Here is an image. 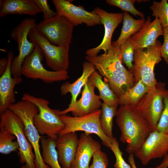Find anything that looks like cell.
<instances>
[{"label": "cell", "mask_w": 168, "mask_h": 168, "mask_svg": "<svg viewBox=\"0 0 168 168\" xmlns=\"http://www.w3.org/2000/svg\"><path fill=\"white\" fill-rule=\"evenodd\" d=\"M164 41L160 50L161 57L168 65V26L163 28Z\"/></svg>", "instance_id": "36"}, {"label": "cell", "mask_w": 168, "mask_h": 168, "mask_svg": "<svg viewBox=\"0 0 168 168\" xmlns=\"http://www.w3.org/2000/svg\"><path fill=\"white\" fill-rule=\"evenodd\" d=\"M120 48L122 63L126 65L128 71L132 73L133 68V62L134 60L135 48L129 37L123 43Z\"/></svg>", "instance_id": "30"}, {"label": "cell", "mask_w": 168, "mask_h": 168, "mask_svg": "<svg viewBox=\"0 0 168 168\" xmlns=\"http://www.w3.org/2000/svg\"><path fill=\"white\" fill-rule=\"evenodd\" d=\"M85 59L106 79L118 99L135 84L133 75L123 64L120 47L113 42L107 52L95 56L87 55Z\"/></svg>", "instance_id": "1"}, {"label": "cell", "mask_w": 168, "mask_h": 168, "mask_svg": "<svg viewBox=\"0 0 168 168\" xmlns=\"http://www.w3.org/2000/svg\"><path fill=\"white\" fill-rule=\"evenodd\" d=\"M0 127H3L16 137L19 145V161L21 168H36L33 147L24 133V126L20 118L9 109L1 114Z\"/></svg>", "instance_id": "6"}, {"label": "cell", "mask_w": 168, "mask_h": 168, "mask_svg": "<svg viewBox=\"0 0 168 168\" xmlns=\"http://www.w3.org/2000/svg\"><path fill=\"white\" fill-rule=\"evenodd\" d=\"M35 45L32 52L23 61L21 70V75L31 79H40L47 84L68 78L67 70L50 71L44 67L42 63L44 55L40 48Z\"/></svg>", "instance_id": "9"}, {"label": "cell", "mask_w": 168, "mask_h": 168, "mask_svg": "<svg viewBox=\"0 0 168 168\" xmlns=\"http://www.w3.org/2000/svg\"><path fill=\"white\" fill-rule=\"evenodd\" d=\"M163 35V28L158 17L151 21L148 16L140 30L129 38L135 49H143L155 44L157 38Z\"/></svg>", "instance_id": "18"}, {"label": "cell", "mask_w": 168, "mask_h": 168, "mask_svg": "<svg viewBox=\"0 0 168 168\" xmlns=\"http://www.w3.org/2000/svg\"><path fill=\"white\" fill-rule=\"evenodd\" d=\"M101 114V110L98 109L83 116H60V118L65 124V128L58 136L80 131L89 134H94L100 138L105 146L110 149L113 139L106 135L101 130L100 122Z\"/></svg>", "instance_id": "8"}, {"label": "cell", "mask_w": 168, "mask_h": 168, "mask_svg": "<svg viewBox=\"0 0 168 168\" xmlns=\"http://www.w3.org/2000/svg\"><path fill=\"white\" fill-rule=\"evenodd\" d=\"M89 79L98 90L100 99L104 103L110 107H118L119 102L116 95L109 84L103 81L100 74L95 71L89 76Z\"/></svg>", "instance_id": "23"}, {"label": "cell", "mask_w": 168, "mask_h": 168, "mask_svg": "<svg viewBox=\"0 0 168 168\" xmlns=\"http://www.w3.org/2000/svg\"><path fill=\"white\" fill-rule=\"evenodd\" d=\"M123 13V25L120 35L116 41L113 42L114 44L120 47L127 39L140 30L146 21L145 18L135 19L127 12H124Z\"/></svg>", "instance_id": "24"}, {"label": "cell", "mask_w": 168, "mask_h": 168, "mask_svg": "<svg viewBox=\"0 0 168 168\" xmlns=\"http://www.w3.org/2000/svg\"><path fill=\"white\" fill-rule=\"evenodd\" d=\"M37 24L34 19L26 18L11 32L10 37L17 43L19 52L18 55L14 58L11 64L13 77H21V70L23 61L34 49L35 45L29 41L28 35L30 30Z\"/></svg>", "instance_id": "11"}, {"label": "cell", "mask_w": 168, "mask_h": 168, "mask_svg": "<svg viewBox=\"0 0 168 168\" xmlns=\"http://www.w3.org/2000/svg\"><path fill=\"white\" fill-rule=\"evenodd\" d=\"M78 141L76 132L59 136L55 140L58 160L62 168H71L75 158Z\"/></svg>", "instance_id": "19"}, {"label": "cell", "mask_w": 168, "mask_h": 168, "mask_svg": "<svg viewBox=\"0 0 168 168\" xmlns=\"http://www.w3.org/2000/svg\"><path fill=\"white\" fill-rule=\"evenodd\" d=\"M43 14V20L49 19L57 15L56 12L51 9L47 0H34Z\"/></svg>", "instance_id": "35"}, {"label": "cell", "mask_w": 168, "mask_h": 168, "mask_svg": "<svg viewBox=\"0 0 168 168\" xmlns=\"http://www.w3.org/2000/svg\"><path fill=\"white\" fill-rule=\"evenodd\" d=\"M58 15L68 19L74 26L84 23L88 26L101 24L99 16L93 11L89 12L83 7L76 6L69 1L52 0Z\"/></svg>", "instance_id": "13"}, {"label": "cell", "mask_w": 168, "mask_h": 168, "mask_svg": "<svg viewBox=\"0 0 168 168\" xmlns=\"http://www.w3.org/2000/svg\"><path fill=\"white\" fill-rule=\"evenodd\" d=\"M8 109L17 115L24 124L25 134L31 144L35 155L36 168H51L43 160L39 143L41 137L34 124V117L39 113L38 107L32 102L21 100L11 105Z\"/></svg>", "instance_id": "5"}, {"label": "cell", "mask_w": 168, "mask_h": 168, "mask_svg": "<svg viewBox=\"0 0 168 168\" xmlns=\"http://www.w3.org/2000/svg\"><path fill=\"white\" fill-rule=\"evenodd\" d=\"M101 145L91 136L85 132L79 138L78 146L71 168H89V163L95 152L101 149Z\"/></svg>", "instance_id": "20"}, {"label": "cell", "mask_w": 168, "mask_h": 168, "mask_svg": "<svg viewBox=\"0 0 168 168\" xmlns=\"http://www.w3.org/2000/svg\"><path fill=\"white\" fill-rule=\"evenodd\" d=\"M100 17L101 24L104 26L105 32L102 42L97 47L87 49V55L95 56L101 50L106 53L110 49L113 33L119 24L123 20L124 13H110L99 7H96L92 11Z\"/></svg>", "instance_id": "16"}, {"label": "cell", "mask_w": 168, "mask_h": 168, "mask_svg": "<svg viewBox=\"0 0 168 168\" xmlns=\"http://www.w3.org/2000/svg\"><path fill=\"white\" fill-rule=\"evenodd\" d=\"M168 154V136L156 130L152 132L141 147L134 153L143 165L152 160Z\"/></svg>", "instance_id": "14"}, {"label": "cell", "mask_w": 168, "mask_h": 168, "mask_svg": "<svg viewBox=\"0 0 168 168\" xmlns=\"http://www.w3.org/2000/svg\"><path fill=\"white\" fill-rule=\"evenodd\" d=\"M0 152L4 155L18 150L19 145L16 137L3 127H0Z\"/></svg>", "instance_id": "28"}, {"label": "cell", "mask_w": 168, "mask_h": 168, "mask_svg": "<svg viewBox=\"0 0 168 168\" xmlns=\"http://www.w3.org/2000/svg\"><path fill=\"white\" fill-rule=\"evenodd\" d=\"M137 0H106V2L109 5L117 7L124 12H128L133 15L138 16L141 18H144V14L138 10L134 4Z\"/></svg>", "instance_id": "31"}, {"label": "cell", "mask_w": 168, "mask_h": 168, "mask_svg": "<svg viewBox=\"0 0 168 168\" xmlns=\"http://www.w3.org/2000/svg\"><path fill=\"white\" fill-rule=\"evenodd\" d=\"M36 26L29 31L28 35L29 41L40 48L47 65L53 71L67 70L69 67L70 46L60 47L52 44Z\"/></svg>", "instance_id": "7"}, {"label": "cell", "mask_w": 168, "mask_h": 168, "mask_svg": "<svg viewBox=\"0 0 168 168\" xmlns=\"http://www.w3.org/2000/svg\"><path fill=\"white\" fill-rule=\"evenodd\" d=\"M168 167V154L166 155L161 163L155 168H167Z\"/></svg>", "instance_id": "38"}, {"label": "cell", "mask_w": 168, "mask_h": 168, "mask_svg": "<svg viewBox=\"0 0 168 168\" xmlns=\"http://www.w3.org/2000/svg\"><path fill=\"white\" fill-rule=\"evenodd\" d=\"M150 8L152 11V16L158 17L163 28L168 26V1L162 0L160 2L154 1Z\"/></svg>", "instance_id": "29"}, {"label": "cell", "mask_w": 168, "mask_h": 168, "mask_svg": "<svg viewBox=\"0 0 168 168\" xmlns=\"http://www.w3.org/2000/svg\"><path fill=\"white\" fill-rule=\"evenodd\" d=\"M7 58H1L0 60V75L2 76L5 72L8 65Z\"/></svg>", "instance_id": "37"}, {"label": "cell", "mask_w": 168, "mask_h": 168, "mask_svg": "<svg viewBox=\"0 0 168 168\" xmlns=\"http://www.w3.org/2000/svg\"><path fill=\"white\" fill-rule=\"evenodd\" d=\"M83 72L82 75L77 80L72 83L66 82L63 83L60 88L61 95H65L68 93L71 95V102L68 106L74 104L82 87L85 85L91 73L95 71L94 66L87 61L84 62L83 64Z\"/></svg>", "instance_id": "22"}, {"label": "cell", "mask_w": 168, "mask_h": 168, "mask_svg": "<svg viewBox=\"0 0 168 168\" xmlns=\"http://www.w3.org/2000/svg\"><path fill=\"white\" fill-rule=\"evenodd\" d=\"M110 149L114 153L116 158L115 162L114 165V168H132L131 165L127 163L124 159L123 153L120 150L119 142L115 137L112 139Z\"/></svg>", "instance_id": "33"}, {"label": "cell", "mask_w": 168, "mask_h": 168, "mask_svg": "<svg viewBox=\"0 0 168 168\" xmlns=\"http://www.w3.org/2000/svg\"><path fill=\"white\" fill-rule=\"evenodd\" d=\"M21 100L32 102L38 107L39 113L34 116L33 122L39 134L46 135L56 140L65 128L64 124L59 118L60 110L51 109L46 99L29 94H24Z\"/></svg>", "instance_id": "3"}, {"label": "cell", "mask_w": 168, "mask_h": 168, "mask_svg": "<svg viewBox=\"0 0 168 168\" xmlns=\"http://www.w3.org/2000/svg\"><path fill=\"white\" fill-rule=\"evenodd\" d=\"M128 161L132 168H137L135 164L134 154H129L128 158Z\"/></svg>", "instance_id": "39"}, {"label": "cell", "mask_w": 168, "mask_h": 168, "mask_svg": "<svg viewBox=\"0 0 168 168\" xmlns=\"http://www.w3.org/2000/svg\"><path fill=\"white\" fill-rule=\"evenodd\" d=\"M162 44L157 40L155 44L146 50L135 49L134 64L132 73L135 83L141 80L147 86L149 91L155 89L157 83L154 68L155 65L161 60L160 50Z\"/></svg>", "instance_id": "4"}, {"label": "cell", "mask_w": 168, "mask_h": 168, "mask_svg": "<svg viewBox=\"0 0 168 168\" xmlns=\"http://www.w3.org/2000/svg\"><path fill=\"white\" fill-rule=\"evenodd\" d=\"M166 84L164 82H157L155 89L146 93L136 106L152 132L156 130L164 110Z\"/></svg>", "instance_id": "10"}, {"label": "cell", "mask_w": 168, "mask_h": 168, "mask_svg": "<svg viewBox=\"0 0 168 168\" xmlns=\"http://www.w3.org/2000/svg\"><path fill=\"white\" fill-rule=\"evenodd\" d=\"M101 114L100 118V125L104 133L108 137L113 139V122L116 116L118 107H110L104 103L101 105Z\"/></svg>", "instance_id": "27"}, {"label": "cell", "mask_w": 168, "mask_h": 168, "mask_svg": "<svg viewBox=\"0 0 168 168\" xmlns=\"http://www.w3.org/2000/svg\"><path fill=\"white\" fill-rule=\"evenodd\" d=\"M95 87L89 78L83 86L81 98L72 105L60 111V116L71 112L73 116L81 117L89 114L99 109L102 103L99 96L94 91Z\"/></svg>", "instance_id": "15"}, {"label": "cell", "mask_w": 168, "mask_h": 168, "mask_svg": "<svg viewBox=\"0 0 168 168\" xmlns=\"http://www.w3.org/2000/svg\"><path fill=\"white\" fill-rule=\"evenodd\" d=\"M41 12L34 0L0 1V17L10 15H28L34 16Z\"/></svg>", "instance_id": "21"}, {"label": "cell", "mask_w": 168, "mask_h": 168, "mask_svg": "<svg viewBox=\"0 0 168 168\" xmlns=\"http://www.w3.org/2000/svg\"><path fill=\"white\" fill-rule=\"evenodd\" d=\"M164 109L157 124L156 130L168 136V89H166L163 97Z\"/></svg>", "instance_id": "32"}, {"label": "cell", "mask_w": 168, "mask_h": 168, "mask_svg": "<svg viewBox=\"0 0 168 168\" xmlns=\"http://www.w3.org/2000/svg\"><path fill=\"white\" fill-rule=\"evenodd\" d=\"M8 65L4 73L0 78V114L3 113L15 102L14 88L22 81V77H12L11 66L14 58L12 50L7 54Z\"/></svg>", "instance_id": "17"}, {"label": "cell", "mask_w": 168, "mask_h": 168, "mask_svg": "<svg viewBox=\"0 0 168 168\" xmlns=\"http://www.w3.org/2000/svg\"><path fill=\"white\" fill-rule=\"evenodd\" d=\"M74 26L66 18L57 14L37 24L38 30L52 44L60 47L69 46Z\"/></svg>", "instance_id": "12"}, {"label": "cell", "mask_w": 168, "mask_h": 168, "mask_svg": "<svg viewBox=\"0 0 168 168\" xmlns=\"http://www.w3.org/2000/svg\"><path fill=\"white\" fill-rule=\"evenodd\" d=\"M121 132L120 141L127 143L126 151L134 154L152 131L136 106H120L115 116Z\"/></svg>", "instance_id": "2"}, {"label": "cell", "mask_w": 168, "mask_h": 168, "mask_svg": "<svg viewBox=\"0 0 168 168\" xmlns=\"http://www.w3.org/2000/svg\"><path fill=\"white\" fill-rule=\"evenodd\" d=\"M40 141L44 162L51 168H62L58 160L55 140L48 137H41Z\"/></svg>", "instance_id": "26"}, {"label": "cell", "mask_w": 168, "mask_h": 168, "mask_svg": "<svg viewBox=\"0 0 168 168\" xmlns=\"http://www.w3.org/2000/svg\"><path fill=\"white\" fill-rule=\"evenodd\" d=\"M108 162L106 154L100 149L93 155L92 163L89 168H107Z\"/></svg>", "instance_id": "34"}, {"label": "cell", "mask_w": 168, "mask_h": 168, "mask_svg": "<svg viewBox=\"0 0 168 168\" xmlns=\"http://www.w3.org/2000/svg\"><path fill=\"white\" fill-rule=\"evenodd\" d=\"M148 91L141 80L127 90L118 98L119 105L136 106L141 98Z\"/></svg>", "instance_id": "25"}]
</instances>
